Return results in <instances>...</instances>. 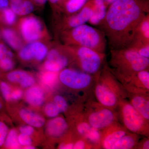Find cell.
Segmentation results:
<instances>
[{"instance_id": "obj_1", "label": "cell", "mask_w": 149, "mask_h": 149, "mask_svg": "<svg viewBox=\"0 0 149 149\" xmlns=\"http://www.w3.org/2000/svg\"><path fill=\"white\" fill-rule=\"evenodd\" d=\"M149 13V0H116L97 27L104 34L110 49L128 48L139 23Z\"/></svg>"}, {"instance_id": "obj_2", "label": "cell", "mask_w": 149, "mask_h": 149, "mask_svg": "<svg viewBox=\"0 0 149 149\" xmlns=\"http://www.w3.org/2000/svg\"><path fill=\"white\" fill-rule=\"evenodd\" d=\"M110 71L123 83L139 71L149 69V58L139 55L128 48L110 49Z\"/></svg>"}, {"instance_id": "obj_3", "label": "cell", "mask_w": 149, "mask_h": 149, "mask_svg": "<svg viewBox=\"0 0 149 149\" xmlns=\"http://www.w3.org/2000/svg\"><path fill=\"white\" fill-rule=\"evenodd\" d=\"M59 39L62 45L80 46L105 53L107 40L103 32L98 28L86 24L60 32Z\"/></svg>"}, {"instance_id": "obj_4", "label": "cell", "mask_w": 149, "mask_h": 149, "mask_svg": "<svg viewBox=\"0 0 149 149\" xmlns=\"http://www.w3.org/2000/svg\"><path fill=\"white\" fill-rule=\"evenodd\" d=\"M97 79L95 93L101 105L113 109L118 106L122 96L121 88L118 85L116 77L110 70L107 65L95 75Z\"/></svg>"}, {"instance_id": "obj_5", "label": "cell", "mask_w": 149, "mask_h": 149, "mask_svg": "<svg viewBox=\"0 0 149 149\" xmlns=\"http://www.w3.org/2000/svg\"><path fill=\"white\" fill-rule=\"evenodd\" d=\"M66 46L81 71L91 75H96L101 71L106 58L105 53L85 47Z\"/></svg>"}, {"instance_id": "obj_6", "label": "cell", "mask_w": 149, "mask_h": 149, "mask_svg": "<svg viewBox=\"0 0 149 149\" xmlns=\"http://www.w3.org/2000/svg\"><path fill=\"white\" fill-rule=\"evenodd\" d=\"M118 106L124 128L131 133L148 136L149 134V121L130 104L120 100Z\"/></svg>"}, {"instance_id": "obj_7", "label": "cell", "mask_w": 149, "mask_h": 149, "mask_svg": "<svg viewBox=\"0 0 149 149\" xmlns=\"http://www.w3.org/2000/svg\"><path fill=\"white\" fill-rule=\"evenodd\" d=\"M17 27L22 38L27 44L47 38V31L44 23L34 15L20 19Z\"/></svg>"}, {"instance_id": "obj_8", "label": "cell", "mask_w": 149, "mask_h": 149, "mask_svg": "<svg viewBox=\"0 0 149 149\" xmlns=\"http://www.w3.org/2000/svg\"><path fill=\"white\" fill-rule=\"evenodd\" d=\"M92 13L91 1L88 0L84 6L76 13L69 15H57L58 19L56 28L58 34L86 24L91 18Z\"/></svg>"}, {"instance_id": "obj_9", "label": "cell", "mask_w": 149, "mask_h": 149, "mask_svg": "<svg viewBox=\"0 0 149 149\" xmlns=\"http://www.w3.org/2000/svg\"><path fill=\"white\" fill-rule=\"evenodd\" d=\"M56 45L48 51L47 60L44 63L46 70L58 72L64 69L69 63V57L72 55L66 46L61 44Z\"/></svg>"}, {"instance_id": "obj_10", "label": "cell", "mask_w": 149, "mask_h": 149, "mask_svg": "<svg viewBox=\"0 0 149 149\" xmlns=\"http://www.w3.org/2000/svg\"><path fill=\"white\" fill-rule=\"evenodd\" d=\"M58 78L66 87L77 90L88 88L93 81V75L70 68H64L61 70L59 74Z\"/></svg>"}, {"instance_id": "obj_11", "label": "cell", "mask_w": 149, "mask_h": 149, "mask_svg": "<svg viewBox=\"0 0 149 149\" xmlns=\"http://www.w3.org/2000/svg\"><path fill=\"white\" fill-rule=\"evenodd\" d=\"M86 119L93 128L98 130H103L116 122L117 115L113 109L102 106L90 112Z\"/></svg>"}, {"instance_id": "obj_12", "label": "cell", "mask_w": 149, "mask_h": 149, "mask_svg": "<svg viewBox=\"0 0 149 149\" xmlns=\"http://www.w3.org/2000/svg\"><path fill=\"white\" fill-rule=\"evenodd\" d=\"M48 48L47 46L42 41H35L22 47L19 50V56L24 61L32 60L42 61L47 56L49 51Z\"/></svg>"}, {"instance_id": "obj_13", "label": "cell", "mask_w": 149, "mask_h": 149, "mask_svg": "<svg viewBox=\"0 0 149 149\" xmlns=\"http://www.w3.org/2000/svg\"><path fill=\"white\" fill-rule=\"evenodd\" d=\"M103 130V132H101L100 146L104 149H111L118 141L128 133L127 129L117 125L116 122Z\"/></svg>"}, {"instance_id": "obj_14", "label": "cell", "mask_w": 149, "mask_h": 149, "mask_svg": "<svg viewBox=\"0 0 149 149\" xmlns=\"http://www.w3.org/2000/svg\"><path fill=\"white\" fill-rule=\"evenodd\" d=\"M123 83L130 93L147 94L149 90V69L139 71Z\"/></svg>"}, {"instance_id": "obj_15", "label": "cell", "mask_w": 149, "mask_h": 149, "mask_svg": "<svg viewBox=\"0 0 149 149\" xmlns=\"http://www.w3.org/2000/svg\"><path fill=\"white\" fill-rule=\"evenodd\" d=\"M130 104L148 121L149 120V101L148 95L130 93Z\"/></svg>"}, {"instance_id": "obj_16", "label": "cell", "mask_w": 149, "mask_h": 149, "mask_svg": "<svg viewBox=\"0 0 149 149\" xmlns=\"http://www.w3.org/2000/svg\"><path fill=\"white\" fill-rule=\"evenodd\" d=\"M88 0H60L54 10L57 15H69L79 11Z\"/></svg>"}, {"instance_id": "obj_17", "label": "cell", "mask_w": 149, "mask_h": 149, "mask_svg": "<svg viewBox=\"0 0 149 149\" xmlns=\"http://www.w3.org/2000/svg\"><path fill=\"white\" fill-rule=\"evenodd\" d=\"M92 4V16L88 22L93 26H98L102 23L106 15L107 6L102 0H90Z\"/></svg>"}, {"instance_id": "obj_18", "label": "cell", "mask_w": 149, "mask_h": 149, "mask_svg": "<svg viewBox=\"0 0 149 149\" xmlns=\"http://www.w3.org/2000/svg\"><path fill=\"white\" fill-rule=\"evenodd\" d=\"M68 128L67 123L63 118L56 117L48 123L47 133L54 138H59L64 134Z\"/></svg>"}, {"instance_id": "obj_19", "label": "cell", "mask_w": 149, "mask_h": 149, "mask_svg": "<svg viewBox=\"0 0 149 149\" xmlns=\"http://www.w3.org/2000/svg\"><path fill=\"white\" fill-rule=\"evenodd\" d=\"M10 8L16 15H26L34 10V4L31 0H8Z\"/></svg>"}, {"instance_id": "obj_20", "label": "cell", "mask_w": 149, "mask_h": 149, "mask_svg": "<svg viewBox=\"0 0 149 149\" xmlns=\"http://www.w3.org/2000/svg\"><path fill=\"white\" fill-rule=\"evenodd\" d=\"M4 40L11 47L15 50H19L23 47L21 37L14 29L3 28L1 31Z\"/></svg>"}, {"instance_id": "obj_21", "label": "cell", "mask_w": 149, "mask_h": 149, "mask_svg": "<svg viewBox=\"0 0 149 149\" xmlns=\"http://www.w3.org/2000/svg\"><path fill=\"white\" fill-rule=\"evenodd\" d=\"M25 98L27 102L31 105L40 106L44 103V92L37 86L30 87L25 93Z\"/></svg>"}, {"instance_id": "obj_22", "label": "cell", "mask_w": 149, "mask_h": 149, "mask_svg": "<svg viewBox=\"0 0 149 149\" xmlns=\"http://www.w3.org/2000/svg\"><path fill=\"white\" fill-rule=\"evenodd\" d=\"M19 115L24 122L33 127L41 128L45 124V120L42 116L29 110L21 109Z\"/></svg>"}, {"instance_id": "obj_23", "label": "cell", "mask_w": 149, "mask_h": 149, "mask_svg": "<svg viewBox=\"0 0 149 149\" xmlns=\"http://www.w3.org/2000/svg\"><path fill=\"white\" fill-rule=\"evenodd\" d=\"M135 40L149 44V13L144 17L138 25L133 41Z\"/></svg>"}, {"instance_id": "obj_24", "label": "cell", "mask_w": 149, "mask_h": 149, "mask_svg": "<svg viewBox=\"0 0 149 149\" xmlns=\"http://www.w3.org/2000/svg\"><path fill=\"white\" fill-rule=\"evenodd\" d=\"M138 134L128 133L113 145L111 149H130L136 146L138 143Z\"/></svg>"}, {"instance_id": "obj_25", "label": "cell", "mask_w": 149, "mask_h": 149, "mask_svg": "<svg viewBox=\"0 0 149 149\" xmlns=\"http://www.w3.org/2000/svg\"><path fill=\"white\" fill-rule=\"evenodd\" d=\"M31 76L25 71L22 70H15L10 72L7 75V78L12 83H19L22 86Z\"/></svg>"}, {"instance_id": "obj_26", "label": "cell", "mask_w": 149, "mask_h": 149, "mask_svg": "<svg viewBox=\"0 0 149 149\" xmlns=\"http://www.w3.org/2000/svg\"><path fill=\"white\" fill-rule=\"evenodd\" d=\"M128 48L141 56L149 58V44L135 40L131 43Z\"/></svg>"}, {"instance_id": "obj_27", "label": "cell", "mask_w": 149, "mask_h": 149, "mask_svg": "<svg viewBox=\"0 0 149 149\" xmlns=\"http://www.w3.org/2000/svg\"><path fill=\"white\" fill-rule=\"evenodd\" d=\"M0 21L7 25H13L16 21V14L8 7L3 9L0 10Z\"/></svg>"}, {"instance_id": "obj_28", "label": "cell", "mask_w": 149, "mask_h": 149, "mask_svg": "<svg viewBox=\"0 0 149 149\" xmlns=\"http://www.w3.org/2000/svg\"><path fill=\"white\" fill-rule=\"evenodd\" d=\"M4 144L5 147L7 148H19L20 145L18 142V135L16 130L12 129L8 132Z\"/></svg>"}, {"instance_id": "obj_29", "label": "cell", "mask_w": 149, "mask_h": 149, "mask_svg": "<svg viewBox=\"0 0 149 149\" xmlns=\"http://www.w3.org/2000/svg\"><path fill=\"white\" fill-rule=\"evenodd\" d=\"M58 72L47 71L43 72L41 76V80L44 85L49 87L54 86L56 83L58 75Z\"/></svg>"}, {"instance_id": "obj_30", "label": "cell", "mask_w": 149, "mask_h": 149, "mask_svg": "<svg viewBox=\"0 0 149 149\" xmlns=\"http://www.w3.org/2000/svg\"><path fill=\"white\" fill-rule=\"evenodd\" d=\"M93 127L89 124L86 118L78 123L76 126V130L77 133L80 136H83L84 139H85L87 136L91 132Z\"/></svg>"}, {"instance_id": "obj_31", "label": "cell", "mask_w": 149, "mask_h": 149, "mask_svg": "<svg viewBox=\"0 0 149 149\" xmlns=\"http://www.w3.org/2000/svg\"><path fill=\"white\" fill-rule=\"evenodd\" d=\"M45 113L48 117L55 118L60 113V111L54 102L49 103L46 104L44 109Z\"/></svg>"}, {"instance_id": "obj_32", "label": "cell", "mask_w": 149, "mask_h": 149, "mask_svg": "<svg viewBox=\"0 0 149 149\" xmlns=\"http://www.w3.org/2000/svg\"><path fill=\"white\" fill-rule=\"evenodd\" d=\"M54 102L58 109L60 112H64L66 111L68 108V104L66 100L62 96L59 95L56 96L54 98Z\"/></svg>"}, {"instance_id": "obj_33", "label": "cell", "mask_w": 149, "mask_h": 149, "mask_svg": "<svg viewBox=\"0 0 149 149\" xmlns=\"http://www.w3.org/2000/svg\"><path fill=\"white\" fill-rule=\"evenodd\" d=\"M0 90L4 98L7 101H10L11 90L10 87L7 83L5 82H2L0 83Z\"/></svg>"}, {"instance_id": "obj_34", "label": "cell", "mask_w": 149, "mask_h": 149, "mask_svg": "<svg viewBox=\"0 0 149 149\" xmlns=\"http://www.w3.org/2000/svg\"><path fill=\"white\" fill-rule=\"evenodd\" d=\"M13 54L3 43L0 42V61L7 58H13Z\"/></svg>"}, {"instance_id": "obj_35", "label": "cell", "mask_w": 149, "mask_h": 149, "mask_svg": "<svg viewBox=\"0 0 149 149\" xmlns=\"http://www.w3.org/2000/svg\"><path fill=\"white\" fill-rule=\"evenodd\" d=\"M8 133V129L7 126L4 123L0 121V147L4 143Z\"/></svg>"}, {"instance_id": "obj_36", "label": "cell", "mask_w": 149, "mask_h": 149, "mask_svg": "<svg viewBox=\"0 0 149 149\" xmlns=\"http://www.w3.org/2000/svg\"><path fill=\"white\" fill-rule=\"evenodd\" d=\"M14 66V62L13 58H7L0 61V68L5 71H9Z\"/></svg>"}, {"instance_id": "obj_37", "label": "cell", "mask_w": 149, "mask_h": 149, "mask_svg": "<svg viewBox=\"0 0 149 149\" xmlns=\"http://www.w3.org/2000/svg\"><path fill=\"white\" fill-rule=\"evenodd\" d=\"M92 145L85 139L79 140L74 144L73 149H88L89 148H92Z\"/></svg>"}, {"instance_id": "obj_38", "label": "cell", "mask_w": 149, "mask_h": 149, "mask_svg": "<svg viewBox=\"0 0 149 149\" xmlns=\"http://www.w3.org/2000/svg\"><path fill=\"white\" fill-rule=\"evenodd\" d=\"M18 141L19 145L24 146L31 145L32 142L29 136L21 133L18 136Z\"/></svg>"}, {"instance_id": "obj_39", "label": "cell", "mask_w": 149, "mask_h": 149, "mask_svg": "<svg viewBox=\"0 0 149 149\" xmlns=\"http://www.w3.org/2000/svg\"><path fill=\"white\" fill-rule=\"evenodd\" d=\"M19 131L21 134L30 136L34 132V128L33 126L30 125H24L19 128Z\"/></svg>"}, {"instance_id": "obj_40", "label": "cell", "mask_w": 149, "mask_h": 149, "mask_svg": "<svg viewBox=\"0 0 149 149\" xmlns=\"http://www.w3.org/2000/svg\"><path fill=\"white\" fill-rule=\"evenodd\" d=\"M23 95V92L22 91L19 89L15 90L11 93V100H17L21 98Z\"/></svg>"}, {"instance_id": "obj_41", "label": "cell", "mask_w": 149, "mask_h": 149, "mask_svg": "<svg viewBox=\"0 0 149 149\" xmlns=\"http://www.w3.org/2000/svg\"><path fill=\"white\" fill-rule=\"evenodd\" d=\"M74 144L72 143H61L59 146V149H73Z\"/></svg>"}, {"instance_id": "obj_42", "label": "cell", "mask_w": 149, "mask_h": 149, "mask_svg": "<svg viewBox=\"0 0 149 149\" xmlns=\"http://www.w3.org/2000/svg\"><path fill=\"white\" fill-rule=\"evenodd\" d=\"M35 5L42 7L45 4L47 0H31Z\"/></svg>"}, {"instance_id": "obj_43", "label": "cell", "mask_w": 149, "mask_h": 149, "mask_svg": "<svg viewBox=\"0 0 149 149\" xmlns=\"http://www.w3.org/2000/svg\"><path fill=\"white\" fill-rule=\"evenodd\" d=\"M8 0H0V10L8 7Z\"/></svg>"}, {"instance_id": "obj_44", "label": "cell", "mask_w": 149, "mask_h": 149, "mask_svg": "<svg viewBox=\"0 0 149 149\" xmlns=\"http://www.w3.org/2000/svg\"><path fill=\"white\" fill-rule=\"evenodd\" d=\"M140 148L143 149H149V139H146L143 141L141 146H140Z\"/></svg>"}, {"instance_id": "obj_45", "label": "cell", "mask_w": 149, "mask_h": 149, "mask_svg": "<svg viewBox=\"0 0 149 149\" xmlns=\"http://www.w3.org/2000/svg\"><path fill=\"white\" fill-rule=\"evenodd\" d=\"M59 1L60 0H48L50 4L52 6V7L53 8L54 10L56 7V6L57 5Z\"/></svg>"}, {"instance_id": "obj_46", "label": "cell", "mask_w": 149, "mask_h": 149, "mask_svg": "<svg viewBox=\"0 0 149 149\" xmlns=\"http://www.w3.org/2000/svg\"><path fill=\"white\" fill-rule=\"evenodd\" d=\"M102 1H103L106 5L108 7H109L110 5L112 4L113 3H114L116 0H102Z\"/></svg>"}, {"instance_id": "obj_47", "label": "cell", "mask_w": 149, "mask_h": 149, "mask_svg": "<svg viewBox=\"0 0 149 149\" xmlns=\"http://www.w3.org/2000/svg\"><path fill=\"white\" fill-rule=\"evenodd\" d=\"M24 149H35V147L32 146L31 145H29V146H25L24 147Z\"/></svg>"}, {"instance_id": "obj_48", "label": "cell", "mask_w": 149, "mask_h": 149, "mask_svg": "<svg viewBox=\"0 0 149 149\" xmlns=\"http://www.w3.org/2000/svg\"><path fill=\"white\" fill-rule=\"evenodd\" d=\"M2 104L0 102V109L2 108Z\"/></svg>"}]
</instances>
